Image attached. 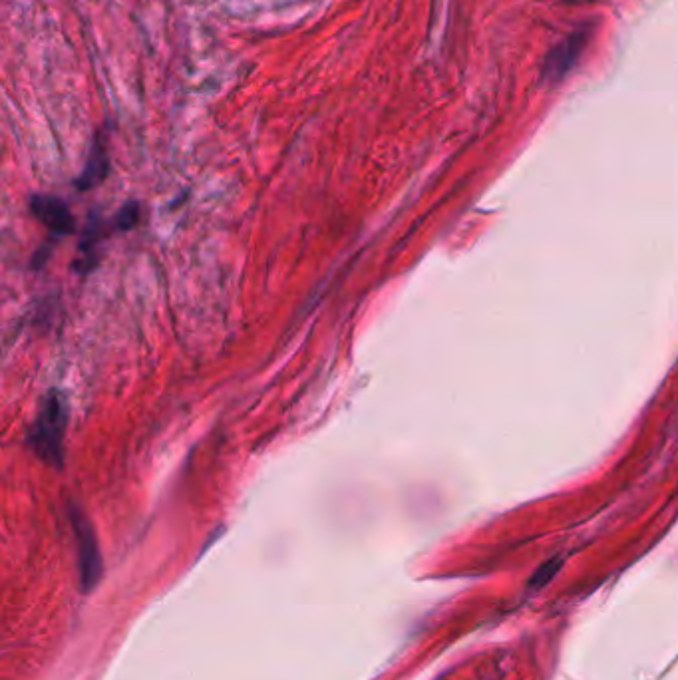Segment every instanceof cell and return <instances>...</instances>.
I'll return each instance as SVG.
<instances>
[{
  "label": "cell",
  "instance_id": "7a4b0ae2",
  "mask_svg": "<svg viewBox=\"0 0 678 680\" xmlns=\"http://www.w3.org/2000/svg\"><path fill=\"white\" fill-rule=\"evenodd\" d=\"M76 537H78V547H80V567H82V579L84 587L90 589L92 583L98 581L100 577V551H98V541L92 531V525L84 519L82 513L74 511L72 513Z\"/></svg>",
  "mask_w": 678,
  "mask_h": 680
},
{
  "label": "cell",
  "instance_id": "6da1fadb",
  "mask_svg": "<svg viewBox=\"0 0 678 680\" xmlns=\"http://www.w3.org/2000/svg\"><path fill=\"white\" fill-rule=\"evenodd\" d=\"M66 426H68L66 398L60 392H50L28 438L36 456L54 468H60L64 462Z\"/></svg>",
  "mask_w": 678,
  "mask_h": 680
},
{
  "label": "cell",
  "instance_id": "3957f363",
  "mask_svg": "<svg viewBox=\"0 0 678 680\" xmlns=\"http://www.w3.org/2000/svg\"><path fill=\"white\" fill-rule=\"evenodd\" d=\"M30 211L32 215L42 221L54 233H72L74 231V217L68 205L52 195H32L30 197Z\"/></svg>",
  "mask_w": 678,
  "mask_h": 680
},
{
  "label": "cell",
  "instance_id": "5b68a950",
  "mask_svg": "<svg viewBox=\"0 0 678 680\" xmlns=\"http://www.w3.org/2000/svg\"><path fill=\"white\" fill-rule=\"evenodd\" d=\"M565 48H557L553 52V58L549 62V68L555 70L553 76H561L563 72L569 70V66L573 64V60L577 58V46H581L579 42H571V44H563Z\"/></svg>",
  "mask_w": 678,
  "mask_h": 680
},
{
  "label": "cell",
  "instance_id": "8992f818",
  "mask_svg": "<svg viewBox=\"0 0 678 680\" xmlns=\"http://www.w3.org/2000/svg\"><path fill=\"white\" fill-rule=\"evenodd\" d=\"M140 219V207L138 203H128L116 217V223L120 229H132Z\"/></svg>",
  "mask_w": 678,
  "mask_h": 680
},
{
  "label": "cell",
  "instance_id": "277c9868",
  "mask_svg": "<svg viewBox=\"0 0 678 680\" xmlns=\"http://www.w3.org/2000/svg\"><path fill=\"white\" fill-rule=\"evenodd\" d=\"M108 170H110V164H108V156H106V150H104V144L102 140H94V146H92V154H90V160H88V166L84 173L78 177L76 185L78 189H90L94 185H98L106 175H108Z\"/></svg>",
  "mask_w": 678,
  "mask_h": 680
}]
</instances>
